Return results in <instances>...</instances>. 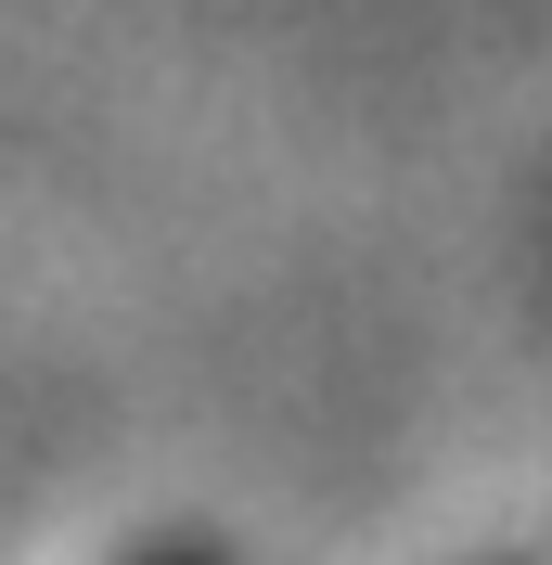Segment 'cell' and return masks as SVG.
<instances>
[{"instance_id": "obj_1", "label": "cell", "mask_w": 552, "mask_h": 565, "mask_svg": "<svg viewBox=\"0 0 552 565\" xmlns=\"http://www.w3.org/2000/svg\"><path fill=\"white\" fill-rule=\"evenodd\" d=\"M155 565H219V553H155Z\"/></svg>"}]
</instances>
